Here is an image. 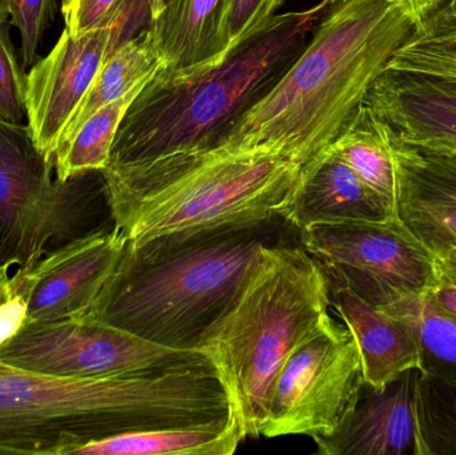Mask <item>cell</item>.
Masks as SVG:
<instances>
[{
	"label": "cell",
	"mask_w": 456,
	"mask_h": 455,
	"mask_svg": "<svg viewBox=\"0 0 456 455\" xmlns=\"http://www.w3.org/2000/svg\"><path fill=\"white\" fill-rule=\"evenodd\" d=\"M281 216L128 243L83 317L160 346L197 349L243 282L260 248L281 242ZM198 350V349H197Z\"/></svg>",
	"instance_id": "3957f363"
},
{
	"label": "cell",
	"mask_w": 456,
	"mask_h": 455,
	"mask_svg": "<svg viewBox=\"0 0 456 455\" xmlns=\"http://www.w3.org/2000/svg\"><path fill=\"white\" fill-rule=\"evenodd\" d=\"M176 2H178V0H154L152 4L150 5V21L159 18V15L163 12V11L173 7Z\"/></svg>",
	"instance_id": "e575fe53"
},
{
	"label": "cell",
	"mask_w": 456,
	"mask_h": 455,
	"mask_svg": "<svg viewBox=\"0 0 456 455\" xmlns=\"http://www.w3.org/2000/svg\"><path fill=\"white\" fill-rule=\"evenodd\" d=\"M387 69L456 79V0H444L419 21Z\"/></svg>",
	"instance_id": "603a6c76"
},
{
	"label": "cell",
	"mask_w": 456,
	"mask_h": 455,
	"mask_svg": "<svg viewBox=\"0 0 456 455\" xmlns=\"http://www.w3.org/2000/svg\"><path fill=\"white\" fill-rule=\"evenodd\" d=\"M286 0H228L230 51L262 34Z\"/></svg>",
	"instance_id": "83f0119b"
},
{
	"label": "cell",
	"mask_w": 456,
	"mask_h": 455,
	"mask_svg": "<svg viewBox=\"0 0 456 455\" xmlns=\"http://www.w3.org/2000/svg\"><path fill=\"white\" fill-rule=\"evenodd\" d=\"M150 32L166 61L160 71L189 77L216 69L231 55L228 0H178L150 21Z\"/></svg>",
	"instance_id": "ac0fdd59"
},
{
	"label": "cell",
	"mask_w": 456,
	"mask_h": 455,
	"mask_svg": "<svg viewBox=\"0 0 456 455\" xmlns=\"http://www.w3.org/2000/svg\"><path fill=\"white\" fill-rule=\"evenodd\" d=\"M439 274L456 282V248L446 256L438 258Z\"/></svg>",
	"instance_id": "d6a6232c"
},
{
	"label": "cell",
	"mask_w": 456,
	"mask_h": 455,
	"mask_svg": "<svg viewBox=\"0 0 456 455\" xmlns=\"http://www.w3.org/2000/svg\"><path fill=\"white\" fill-rule=\"evenodd\" d=\"M331 306L355 338L367 385L380 390L410 369L420 370L419 345L406 321L332 277Z\"/></svg>",
	"instance_id": "2e32d148"
},
{
	"label": "cell",
	"mask_w": 456,
	"mask_h": 455,
	"mask_svg": "<svg viewBox=\"0 0 456 455\" xmlns=\"http://www.w3.org/2000/svg\"><path fill=\"white\" fill-rule=\"evenodd\" d=\"M233 413L206 355L103 378L45 376L0 361V454L74 455L118 433L205 424Z\"/></svg>",
	"instance_id": "7a4b0ae2"
},
{
	"label": "cell",
	"mask_w": 456,
	"mask_h": 455,
	"mask_svg": "<svg viewBox=\"0 0 456 455\" xmlns=\"http://www.w3.org/2000/svg\"><path fill=\"white\" fill-rule=\"evenodd\" d=\"M119 0H63L61 13L72 37H82L101 26Z\"/></svg>",
	"instance_id": "f1b7e54d"
},
{
	"label": "cell",
	"mask_w": 456,
	"mask_h": 455,
	"mask_svg": "<svg viewBox=\"0 0 456 455\" xmlns=\"http://www.w3.org/2000/svg\"><path fill=\"white\" fill-rule=\"evenodd\" d=\"M419 369L378 390L364 382L355 410L331 437L316 438L322 455H422L417 425Z\"/></svg>",
	"instance_id": "9a60e30c"
},
{
	"label": "cell",
	"mask_w": 456,
	"mask_h": 455,
	"mask_svg": "<svg viewBox=\"0 0 456 455\" xmlns=\"http://www.w3.org/2000/svg\"><path fill=\"white\" fill-rule=\"evenodd\" d=\"M387 133L395 166L396 218L442 258L456 248V157L409 143L388 126Z\"/></svg>",
	"instance_id": "4fadbf2b"
},
{
	"label": "cell",
	"mask_w": 456,
	"mask_h": 455,
	"mask_svg": "<svg viewBox=\"0 0 456 455\" xmlns=\"http://www.w3.org/2000/svg\"><path fill=\"white\" fill-rule=\"evenodd\" d=\"M386 312L406 321L419 345L420 371L456 381V321L442 313L428 298L403 299Z\"/></svg>",
	"instance_id": "cb8c5ba5"
},
{
	"label": "cell",
	"mask_w": 456,
	"mask_h": 455,
	"mask_svg": "<svg viewBox=\"0 0 456 455\" xmlns=\"http://www.w3.org/2000/svg\"><path fill=\"white\" fill-rule=\"evenodd\" d=\"M28 126L0 119V266L26 272L50 251L103 229L102 171L53 179Z\"/></svg>",
	"instance_id": "52a82bcc"
},
{
	"label": "cell",
	"mask_w": 456,
	"mask_h": 455,
	"mask_svg": "<svg viewBox=\"0 0 456 455\" xmlns=\"http://www.w3.org/2000/svg\"><path fill=\"white\" fill-rule=\"evenodd\" d=\"M331 275L302 245L260 248L197 344L226 386L244 437H262L273 385L303 345L331 328Z\"/></svg>",
	"instance_id": "5b68a950"
},
{
	"label": "cell",
	"mask_w": 456,
	"mask_h": 455,
	"mask_svg": "<svg viewBox=\"0 0 456 455\" xmlns=\"http://www.w3.org/2000/svg\"><path fill=\"white\" fill-rule=\"evenodd\" d=\"M11 3H12V0H0V19L10 18Z\"/></svg>",
	"instance_id": "d590c367"
},
{
	"label": "cell",
	"mask_w": 456,
	"mask_h": 455,
	"mask_svg": "<svg viewBox=\"0 0 456 455\" xmlns=\"http://www.w3.org/2000/svg\"><path fill=\"white\" fill-rule=\"evenodd\" d=\"M395 218L394 203L370 189L331 152L305 174L283 214L284 221L297 232L316 224Z\"/></svg>",
	"instance_id": "e0dca14e"
},
{
	"label": "cell",
	"mask_w": 456,
	"mask_h": 455,
	"mask_svg": "<svg viewBox=\"0 0 456 455\" xmlns=\"http://www.w3.org/2000/svg\"><path fill=\"white\" fill-rule=\"evenodd\" d=\"M330 152L346 163L370 189L395 206V166L387 126L369 106L363 103Z\"/></svg>",
	"instance_id": "44dd1931"
},
{
	"label": "cell",
	"mask_w": 456,
	"mask_h": 455,
	"mask_svg": "<svg viewBox=\"0 0 456 455\" xmlns=\"http://www.w3.org/2000/svg\"><path fill=\"white\" fill-rule=\"evenodd\" d=\"M144 10H150L147 0H119L93 31L72 37L64 28L55 47L27 74V126L50 162H55L61 134L99 69L134 37Z\"/></svg>",
	"instance_id": "8fae6325"
},
{
	"label": "cell",
	"mask_w": 456,
	"mask_h": 455,
	"mask_svg": "<svg viewBox=\"0 0 456 455\" xmlns=\"http://www.w3.org/2000/svg\"><path fill=\"white\" fill-rule=\"evenodd\" d=\"M307 168L283 155L189 150L107 166L112 226L134 245L162 235L283 218Z\"/></svg>",
	"instance_id": "277c9868"
},
{
	"label": "cell",
	"mask_w": 456,
	"mask_h": 455,
	"mask_svg": "<svg viewBox=\"0 0 456 455\" xmlns=\"http://www.w3.org/2000/svg\"><path fill=\"white\" fill-rule=\"evenodd\" d=\"M417 26L428 13L433 12L444 0H394Z\"/></svg>",
	"instance_id": "1f68e13d"
},
{
	"label": "cell",
	"mask_w": 456,
	"mask_h": 455,
	"mask_svg": "<svg viewBox=\"0 0 456 455\" xmlns=\"http://www.w3.org/2000/svg\"><path fill=\"white\" fill-rule=\"evenodd\" d=\"M150 79L139 83L118 101L102 107L80 126L64 146L59 147L53 162L56 178L67 181L90 171H103L109 166L120 123Z\"/></svg>",
	"instance_id": "7402d4cb"
},
{
	"label": "cell",
	"mask_w": 456,
	"mask_h": 455,
	"mask_svg": "<svg viewBox=\"0 0 456 455\" xmlns=\"http://www.w3.org/2000/svg\"><path fill=\"white\" fill-rule=\"evenodd\" d=\"M299 234L300 245L332 278L379 309L438 283V259L398 218L316 224Z\"/></svg>",
	"instance_id": "ba28073f"
},
{
	"label": "cell",
	"mask_w": 456,
	"mask_h": 455,
	"mask_svg": "<svg viewBox=\"0 0 456 455\" xmlns=\"http://www.w3.org/2000/svg\"><path fill=\"white\" fill-rule=\"evenodd\" d=\"M428 298L444 314L456 321V282L439 274V280L428 293Z\"/></svg>",
	"instance_id": "4dcf8cb0"
},
{
	"label": "cell",
	"mask_w": 456,
	"mask_h": 455,
	"mask_svg": "<svg viewBox=\"0 0 456 455\" xmlns=\"http://www.w3.org/2000/svg\"><path fill=\"white\" fill-rule=\"evenodd\" d=\"M152 2H154V0H147V3H149V5H151Z\"/></svg>",
	"instance_id": "8d00e7d4"
},
{
	"label": "cell",
	"mask_w": 456,
	"mask_h": 455,
	"mask_svg": "<svg viewBox=\"0 0 456 455\" xmlns=\"http://www.w3.org/2000/svg\"><path fill=\"white\" fill-rule=\"evenodd\" d=\"M127 240L115 229L77 238L11 278L26 298V323L79 318L87 314L117 269Z\"/></svg>",
	"instance_id": "7c38bea8"
},
{
	"label": "cell",
	"mask_w": 456,
	"mask_h": 455,
	"mask_svg": "<svg viewBox=\"0 0 456 455\" xmlns=\"http://www.w3.org/2000/svg\"><path fill=\"white\" fill-rule=\"evenodd\" d=\"M56 0H12L11 26H15L21 37L23 67L34 66L37 47L55 15Z\"/></svg>",
	"instance_id": "4316f807"
},
{
	"label": "cell",
	"mask_w": 456,
	"mask_h": 455,
	"mask_svg": "<svg viewBox=\"0 0 456 455\" xmlns=\"http://www.w3.org/2000/svg\"><path fill=\"white\" fill-rule=\"evenodd\" d=\"M8 19H0V119L21 123L26 115L27 75L19 63Z\"/></svg>",
	"instance_id": "484cf974"
},
{
	"label": "cell",
	"mask_w": 456,
	"mask_h": 455,
	"mask_svg": "<svg viewBox=\"0 0 456 455\" xmlns=\"http://www.w3.org/2000/svg\"><path fill=\"white\" fill-rule=\"evenodd\" d=\"M414 27L394 0H331L281 79L208 147L283 155L310 171L350 127Z\"/></svg>",
	"instance_id": "6da1fadb"
},
{
	"label": "cell",
	"mask_w": 456,
	"mask_h": 455,
	"mask_svg": "<svg viewBox=\"0 0 456 455\" xmlns=\"http://www.w3.org/2000/svg\"><path fill=\"white\" fill-rule=\"evenodd\" d=\"M417 425L422 455H456V381L420 371Z\"/></svg>",
	"instance_id": "d4e9b609"
},
{
	"label": "cell",
	"mask_w": 456,
	"mask_h": 455,
	"mask_svg": "<svg viewBox=\"0 0 456 455\" xmlns=\"http://www.w3.org/2000/svg\"><path fill=\"white\" fill-rule=\"evenodd\" d=\"M364 104L398 138L456 157V79L386 69Z\"/></svg>",
	"instance_id": "5bb4252c"
},
{
	"label": "cell",
	"mask_w": 456,
	"mask_h": 455,
	"mask_svg": "<svg viewBox=\"0 0 456 455\" xmlns=\"http://www.w3.org/2000/svg\"><path fill=\"white\" fill-rule=\"evenodd\" d=\"M10 266H0V307L13 296L12 282L8 277Z\"/></svg>",
	"instance_id": "836d02e7"
},
{
	"label": "cell",
	"mask_w": 456,
	"mask_h": 455,
	"mask_svg": "<svg viewBox=\"0 0 456 455\" xmlns=\"http://www.w3.org/2000/svg\"><path fill=\"white\" fill-rule=\"evenodd\" d=\"M26 298L18 291L0 307V346L16 336L26 323Z\"/></svg>",
	"instance_id": "f546056e"
},
{
	"label": "cell",
	"mask_w": 456,
	"mask_h": 455,
	"mask_svg": "<svg viewBox=\"0 0 456 455\" xmlns=\"http://www.w3.org/2000/svg\"><path fill=\"white\" fill-rule=\"evenodd\" d=\"M331 0L297 12L278 13L273 23L239 45L216 69L173 77L158 71L126 112L109 166L205 149L262 98L307 45Z\"/></svg>",
	"instance_id": "8992f818"
},
{
	"label": "cell",
	"mask_w": 456,
	"mask_h": 455,
	"mask_svg": "<svg viewBox=\"0 0 456 455\" xmlns=\"http://www.w3.org/2000/svg\"><path fill=\"white\" fill-rule=\"evenodd\" d=\"M163 67H166L165 58L158 50L149 27L123 42L99 69L64 128L58 149L74 136L91 115L122 98L131 88L154 77Z\"/></svg>",
	"instance_id": "ffe728a7"
},
{
	"label": "cell",
	"mask_w": 456,
	"mask_h": 455,
	"mask_svg": "<svg viewBox=\"0 0 456 455\" xmlns=\"http://www.w3.org/2000/svg\"><path fill=\"white\" fill-rule=\"evenodd\" d=\"M206 355L171 349L87 317L24 323L0 346L5 365L64 378H103L178 365Z\"/></svg>",
	"instance_id": "30bf717a"
},
{
	"label": "cell",
	"mask_w": 456,
	"mask_h": 455,
	"mask_svg": "<svg viewBox=\"0 0 456 455\" xmlns=\"http://www.w3.org/2000/svg\"><path fill=\"white\" fill-rule=\"evenodd\" d=\"M364 386L361 353L345 323L303 345L273 385L262 437H331L350 418Z\"/></svg>",
	"instance_id": "9c48e42d"
},
{
	"label": "cell",
	"mask_w": 456,
	"mask_h": 455,
	"mask_svg": "<svg viewBox=\"0 0 456 455\" xmlns=\"http://www.w3.org/2000/svg\"><path fill=\"white\" fill-rule=\"evenodd\" d=\"M244 440L233 413L205 424L118 433L90 441L74 455H231Z\"/></svg>",
	"instance_id": "d6986e66"
}]
</instances>
